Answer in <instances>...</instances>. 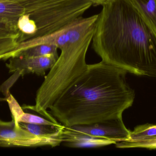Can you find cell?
<instances>
[{
  "instance_id": "obj_1",
  "label": "cell",
  "mask_w": 156,
  "mask_h": 156,
  "mask_svg": "<svg viewBox=\"0 0 156 156\" xmlns=\"http://www.w3.org/2000/svg\"><path fill=\"white\" fill-rule=\"evenodd\" d=\"M92 41L102 61L127 73L156 78V31L134 0L102 6Z\"/></svg>"
},
{
  "instance_id": "obj_2",
  "label": "cell",
  "mask_w": 156,
  "mask_h": 156,
  "mask_svg": "<svg viewBox=\"0 0 156 156\" xmlns=\"http://www.w3.org/2000/svg\"><path fill=\"white\" fill-rule=\"evenodd\" d=\"M127 71L102 61L84 71L49 108L66 127L122 119L132 106L135 93L127 83Z\"/></svg>"
},
{
  "instance_id": "obj_3",
  "label": "cell",
  "mask_w": 156,
  "mask_h": 156,
  "mask_svg": "<svg viewBox=\"0 0 156 156\" xmlns=\"http://www.w3.org/2000/svg\"><path fill=\"white\" fill-rule=\"evenodd\" d=\"M98 14L78 18L67 27L68 38L61 54L37 92L35 111L45 114L54 102L84 71L86 56L95 32Z\"/></svg>"
},
{
  "instance_id": "obj_4",
  "label": "cell",
  "mask_w": 156,
  "mask_h": 156,
  "mask_svg": "<svg viewBox=\"0 0 156 156\" xmlns=\"http://www.w3.org/2000/svg\"><path fill=\"white\" fill-rule=\"evenodd\" d=\"M25 14L35 22L37 31L31 38L50 34L82 16L91 0H24Z\"/></svg>"
},
{
  "instance_id": "obj_5",
  "label": "cell",
  "mask_w": 156,
  "mask_h": 156,
  "mask_svg": "<svg viewBox=\"0 0 156 156\" xmlns=\"http://www.w3.org/2000/svg\"><path fill=\"white\" fill-rule=\"evenodd\" d=\"M62 143L60 139L46 138L34 135L21 127L12 119L11 122L0 120V147H36L58 146Z\"/></svg>"
},
{
  "instance_id": "obj_6",
  "label": "cell",
  "mask_w": 156,
  "mask_h": 156,
  "mask_svg": "<svg viewBox=\"0 0 156 156\" xmlns=\"http://www.w3.org/2000/svg\"><path fill=\"white\" fill-rule=\"evenodd\" d=\"M68 127L77 132L111 139L116 143L128 139L131 132V131L126 127L122 119Z\"/></svg>"
},
{
  "instance_id": "obj_7",
  "label": "cell",
  "mask_w": 156,
  "mask_h": 156,
  "mask_svg": "<svg viewBox=\"0 0 156 156\" xmlns=\"http://www.w3.org/2000/svg\"><path fill=\"white\" fill-rule=\"evenodd\" d=\"M58 57V56L55 55L39 56H17L10 58L6 66L9 72H17L20 76L33 73L44 76L46 71L52 68Z\"/></svg>"
},
{
  "instance_id": "obj_8",
  "label": "cell",
  "mask_w": 156,
  "mask_h": 156,
  "mask_svg": "<svg viewBox=\"0 0 156 156\" xmlns=\"http://www.w3.org/2000/svg\"><path fill=\"white\" fill-rule=\"evenodd\" d=\"M25 13L24 6L20 2L0 0V37L22 34L17 22Z\"/></svg>"
},
{
  "instance_id": "obj_9",
  "label": "cell",
  "mask_w": 156,
  "mask_h": 156,
  "mask_svg": "<svg viewBox=\"0 0 156 156\" xmlns=\"http://www.w3.org/2000/svg\"><path fill=\"white\" fill-rule=\"evenodd\" d=\"M63 143L72 148H94L116 143L114 140L77 132L65 126L62 133Z\"/></svg>"
},
{
  "instance_id": "obj_10",
  "label": "cell",
  "mask_w": 156,
  "mask_h": 156,
  "mask_svg": "<svg viewBox=\"0 0 156 156\" xmlns=\"http://www.w3.org/2000/svg\"><path fill=\"white\" fill-rule=\"evenodd\" d=\"M6 100L10 108L12 118L17 122L48 125H55L61 124L58 122H53L47 118L45 119L32 114L24 112L17 101L10 93L7 96Z\"/></svg>"
},
{
  "instance_id": "obj_11",
  "label": "cell",
  "mask_w": 156,
  "mask_h": 156,
  "mask_svg": "<svg viewBox=\"0 0 156 156\" xmlns=\"http://www.w3.org/2000/svg\"><path fill=\"white\" fill-rule=\"evenodd\" d=\"M19 124L21 127L34 135L46 138L60 139L63 143L62 133L65 126L62 124L48 125L19 123Z\"/></svg>"
},
{
  "instance_id": "obj_12",
  "label": "cell",
  "mask_w": 156,
  "mask_h": 156,
  "mask_svg": "<svg viewBox=\"0 0 156 156\" xmlns=\"http://www.w3.org/2000/svg\"><path fill=\"white\" fill-rule=\"evenodd\" d=\"M58 47L53 44H42L27 49L15 56H39L48 55L58 56Z\"/></svg>"
},
{
  "instance_id": "obj_13",
  "label": "cell",
  "mask_w": 156,
  "mask_h": 156,
  "mask_svg": "<svg viewBox=\"0 0 156 156\" xmlns=\"http://www.w3.org/2000/svg\"><path fill=\"white\" fill-rule=\"evenodd\" d=\"M17 27L22 34L19 41L32 37L37 31V27L35 22L30 18L28 14L25 13L19 17L17 22Z\"/></svg>"
},
{
  "instance_id": "obj_14",
  "label": "cell",
  "mask_w": 156,
  "mask_h": 156,
  "mask_svg": "<svg viewBox=\"0 0 156 156\" xmlns=\"http://www.w3.org/2000/svg\"><path fill=\"white\" fill-rule=\"evenodd\" d=\"M154 137H156V125L147 123L136 126L133 131H131L129 138L126 140L139 141Z\"/></svg>"
},
{
  "instance_id": "obj_15",
  "label": "cell",
  "mask_w": 156,
  "mask_h": 156,
  "mask_svg": "<svg viewBox=\"0 0 156 156\" xmlns=\"http://www.w3.org/2000/svg\"><path fill=\"white\" fill-rule=\"evenodd\" d=\"M22 34L0 37V60H5L7 55L17 46Z\"/></svg>"
},
{
  "instance_id": "obj_16",
  "label": "cell",
  "mask_w": 156,
  "mask_h": 156,
  "mask_svg": "<svg viewBox=\"0 0 156 156\" xmlns=\"http://www.w3.org/2000/svg\"><path fill=\"white\" fill-rule=\"evenodd\" d=\"M115 147L118 148H146L148 149H156V137L139 140V141H129L125 140L116 143Z\"/></svg>"
},
{
  "instance_id": "obj_17",
  "label": "cell",
  "mask_w": 156,
  "mask_h": 156,
  "mask_svg": "<svg viewBox=\"0 0 156 156\" xmlns=\"http://www.w3.org/2000/svg\"><path fill=\"white\" fill-rule=\"evenodd\" d=\"M156 31V0H134Z\"/></svg>"
},
{
  "instance_id": "obj_18",
  "label": "cell",
  "mask_w": 156,
  "mask_h": 156,
  "mask_svg": "<svg viewBox=\"0 0 156 156\" xmlns=\"http://www.w3.org/2000/svg\"><path fill=\"white\" fill-rule=\"evenodd\" d=\"M113 1L114 0H91L93 5L94 6H97V5L104 6V5L109 4Z\"/></svg>"
},
{
  "instance_id": "obj_19",
  "label": "cell",
  "mask_w": 156,
  "mask_h": 156,
  "mask_svg": "<svg viewBox=\"0 0 156 156\" xmlns=\"http://www.w3.org/2000/svg\"><path fill=\"white\" fill-rule=\"evenodd\" d=\"M9 1H15V2H21L24 0H9Z\"/></svg>"
},
{
  "instance_id": "obj_20",
  "label": "cell",
  "mask_w": 156,
  "mask_h": 156,
  "mask_svg": "<svg viewBox=\"0 0 156 156\" xmlns=\"http://www.w3.org/2000/svg\"><path fill=\"white\" fill-rule=\"evenodd\" d=\"M0 90H1V87H0Z\"/></svg>"
},
{
  "instance_id": "obj_21",
  "label": "cell",
  "mask_w": 156,
  "mask_h": 156,
  "mask_svg": "<svg viewBox=\"0 0 156 156\" xmlns=\"http://www.w3.org/2000/svg\"></svg>"
}]
</instances>
